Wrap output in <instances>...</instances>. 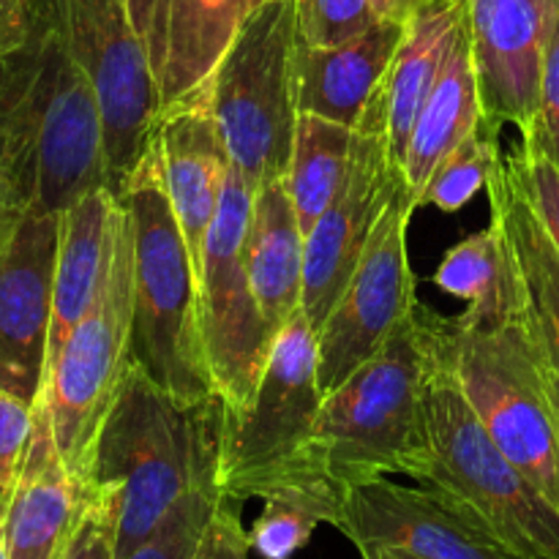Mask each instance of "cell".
<instances>
[{"label":"cell","mask_w":559,"mask_h":559,"mask_svg":"<svg viewBox=\"0 0 559 559\" xmlns=\"http://www.w3.org/2000/svg\"><path fill=\"white\" fill-rule=\"evenodd\" d=\"M0 167L22 211L63 213L112 189L96 87L55 0H36L27 41L0 60Z\"/></svg>","instance_id":"1"},{"label":"cell","mask_w":559,"mask_h":559,"mask_svg":"<svg viewBox=\"0 0 559 559\" xmlns=\"http://www.w3.org/2000/svg\"><path fill=\"white\" fill-rule=\"evenodd\" d=\"M224 402L183 404L131 364L98 431L91 486L118 495L115 559L140 546L189 491L216 486Z\"/></svg>","instance_id":"2"},{"label":"cell","mask_w":559,"mask_h":559,"mask_svg":"<svg viewBox=\"0 0 559 559\" xmlns=\"http://www.w3.org/2000/svg\"><path fill=\"white\" fill-rule=\"evenodd\" d=\"M445 317L418 300L388 342L325 393L311 448L314 459L344 489L360 480L418 478L429 456L426 393L440 360Z\"/></svg>","instance_id":"3"},{"label":"cell","mask_w":559,"mask_h":559,"mask_svg":"<svg viewBox=\"0 0 559 559\" xmlns=\"http://www.w3.org/2000/svg\"><path fill=\"white\" fill-rule=\"evenodd\" d=\"M118 200L134 222L136 366L183 404L218 396L202 347L200 276L164 186L156 140L126 175Z\"/></svg>","instance_id":"4"},{"label":"cell","mask_w":559,"mask_h":559,"mask_svg":"<svg viewBox=\"0 0 559 559\" xmlns=\"http://www.w3.org/2000/svg\"><path fill=\"white\" fill-rule=\"evenodd\" d=\"M429 456L418 480L440 491L506 549L522 559H559V511L500 451L469 407L448 353V317L440 360L426 393Z\"/></svg>","instance_id":"5"},{"label":"cell","mask_w":559,"mask_h":559,"mask_svg":"<svg viewBox=\"0 0 559 559\" xmlns=\"http://www.w3.org/2000/svg\"><path fill=\"white\" fill-rule=\"evenodd\" d=\"M317 333L304 309L273 338L271 358L254 399L240 413L224 407L216 489L233 500H265L271 491L311 475L317 464L311 435L322 407Z\"/></svg>","instance_id":"6"},{"label":"cell","mask_w":559,"mask_h":559,"mask_svg":"<svg viewBox=\"0 0 559 559\" xmlns=\"http://www.w3.org/2000/svg\"><path fill=\"white\" fill-rule=\"evenodd\" d=\"M134 222L120 202L118 240L96 300L49 369L38 402L47 407L66 467L91 486L98 431L134 364Z\"/></svg>","instance_id":"7"},{"label":"cell","mask_w":559,"mask_h":559,"mask_svg":"<svg viewBox=\"0 0 559 559\" xmlns=\"http://www.w3.org/2000/svg\"><path fill=\"white\" fill-rule=\"evenodd\" d=\"M295 0H267L235 33L211 76L213 112L251 194L287 178L295 136Z\"/></svg>","instance_id":"8"},{"label":"cell","mask_w":559,"mask_h":559,"mask_svg":"<svg viewBox=\"0 0 559 559\" xmlns=\"http://www.w3.org/2000/svg\"><path fill=\"white\" fill-rule=\"evenodd\" d=\"M448 353L491 440L559 511V424L527 325L467 331L451 317Z\"/></svg>","instance_id":"9"},{"label":"cell","mask_w":559,"mask_h":559,"mask_svg":"<svg viewBox=\"0 0 559 559\" xmlns=\"http://www.w3.org/2000/svg\"><path fill=\"white\" fill-rule=\"evenodd\" d=\"M251 202L254 194L233 167L200 265L202 347L213 388L229 413L251 404L276 338L262 317L246 265Z\"/></svg>","instance_id":"10"},{"label":"cell","mask_w":559,"mask_h":559,"mask_svg":"<svg viewBox=\"0 0 559 559\" xmlns=\"http://www.w3.org/2000/svg\"><path fill=\"white\" fill-rule=\"evenodd\" d=\"M407 186L391 153L385 87H377L353 131L342 186L306 235L304 311L314 333L347 287L360 254L396 191Z\"/></svg>","instance_id":"11"},{"label":"cell","mask_w":559,"mask_h":559,"mask_svg":"<svg viewBox=\"0 0 559 559\" xmlns=\"http://www.w3.org/2000/svg\"><path fill=\"white\" fill-rule=\"evenodd\" d=\"M71 52L96 87L112 191L147 151L162 118L156 76L126 0H55Z\"/></svg>","instance_id":"12"},{"label":"cell","mask_w":559,"mask_h":559,"mask_svg":"<svg viewBox=\"0 0 559 559\" xmlns=\"http://www.w3.org/2000/svg\"><path fill=\"white\" fill-rule=\"evenodd\" d=\"M418 205L413 191L402 186L371 229L347 287L317 331L322 393L336 391L418 306L415 273L407 257V227Z\"/></svg>","instance_id":"13"},{"label":"cell","mask_w":559,"mask_h":559,"mask_svg":"<svg viewBox=\"0 0 559 559\" xmlns=\"http://www.w3.org/2000/svg\"><path fill=\"white\" fill-rule=\"evenodd\" d=\"M338 533L358 546H388L424 559H522L467 511L426 486L371 478L344 495Z\"/></svg>","instance_id":"14"},{"label":"cell","mask_w":559,"mask_h":559,"mask_svg":"<svg viewBox=\"0 0 559 559\" xmlns=\"http://www.w3.org/2000/svg\"><path fill=\"white\" fill-rule=\"evenodd\" d=\"M559 0H464L480 109L489 126L527 131L538 118L544 58Z\"/></svg>","instance_id":"15"},{"label":"cell","mask_w":559,"mask_h":559,"mask_svg":"<svg viewBox=\"0 0 559 559\" xmlns=\"http://www.w3.org/2000/svg\"><path fill=\"white\" fill-rule=\"evenodd\" d=\"M60 216L25 211L0 260V391L38 404L47 380Z\"/></svg>","instance_id":"16"},{"label":"cell","mask_w":559,"mask_h":559,"mask_svg":"<svg viewBox=\"0 0 559 559\" xmlns=\"http://www.w3.org/2000/svg\"><path fill=\"white\" fill-rule=\"evenodd\" d=\"M164 109L211 82L251 11L267 0H126Z\"/></svg>","instance_id":"17"},{"label":"cell","mask_w":559,"mask_h":559,"mask_svg":"<svg viewBox=\"0 0 559 559\" xmlns=\"http://www.w3.org/2000/svg\"><path fill=\"white\" fill-rule=\"evenodd\" d=\"M153 140L162 156L164 186L200 276L202 246L222 205L224 186L233 169L222 126L213 112L211 82L194 96L164 109Z\"/></svg>","instance_id":"18"},{"label":"cell","mask_w":559,"mask_h":559,"mask_svg":"<svg viewBox=\"0 0 559 559\" xmlns=\"http://www.w3.org/2000/svg\"><path fill=\"white\" fill-rule=\"evenodd\" d=\"M91 486L60 459L49 413L36 404L31 448L22 478L3 519L5 559H60L82 516Z\"/></svg>","instance_id":"19"},{"label":"cell","mask_w":559,"mask_h":559,"mask_svg":"<svg viewBox=\"0 0 559 559\" xmlns=\"http://www.w3.org/2000/svg\"><path fill=\"white\" fill-rule=\"evenodd\" d=\"M402 22L380 20L364 36L336 47H295V107L355 129L366 104L388 76L402 44Z\"/></svg>","instance_id":"20"},{"label":"cell","mask_w":559,"mask_h":559,"mask_svg":"<svg viewBox=\"0 0 559 559\" xmlns=\"http://www.w3.org/2000/svg\"><path fill=\"white\" fill-rule=\"evenodd\" d=\"M491 216L511 243L524 289V325L546 369L559 374V249L524 197L508 153L486 183Z\"/></svg>","instance_id":"21"},{"label":"cell","mask_w":559,"mask_h":559,"mask_svg":"<svg viewBox=\"0 0 559 559\" xmlns=\"http://www.w3.org/2000/svg\"><path fill=\"white\" fill-rule=\"evenodd\" d=\"M120 200L112 189H96L60 213L58 262L52 287V325H49L47 374L69 342L71 331L96 300L112 262L118 240ZM47 382V380H44Z\"/></svg>","instance_id":"22"},{"label":"cell","mask_w":559,"mask_h":559,"mask_svg":"<svg viewBox=\"0 0 559 559\" xmlns=\"http://www.w3.org/2000/svg\"><path fill=\"white\" fill-rule=\"evenodd\" d=\"M246 265L257 304L273 336L304 309L306 235L298 224L287 178L260 186L251 202Z\"/></svg>","instance_id":"23"},{"label":"cell","mask_w":559,"mask_h":559,"mask_svg":"<svg viewBox=\"0 0 559 559\" xmlns=\"http://www.w3.org/2000/svg\"><path fill=\"white\" fill-rule=\"evenodd\" d=\"M435 284L448 295L467 300L453 317L467 331H500L524 322V289L511 243L495 218L489 227L453 246L435 273Z\"/></svg>","instance_id":"24"},{"label":"cell","mask_w":559,"mask_h":559,"mask_svg":"<svg viewBox=\"0 0 559 559\" xmlns=\"http://www.w3.org/2000/svg\"><path fill=\"white\" fill-rule=\"evenodd\" d=\"M462 25L464 0H435L404 25L396 58L382 80L388 102V136L399 164L404 162L415 120L445 69Z\"/></svg>","instance_id":"25"},{"label":"cell","mask_w":559,"mask_h":559,"mask_svg":"<svg viewBox=\"0 0 559 559\" xmlns=\"http://www.w3.org/2000/svg\"><path fill=\"white\" fill-rule=\"evenodd\" d=\"M484 120V109H480L478 96V80H475L473 55H469V38H467V20H464L462 31H459L456 44H453L448 63L442 69L440 80L431 87L429 98H426L424 109H420L415 129L409 134L407 153H404V178H407L409 191L418 197L424 186L429 183L431 173L437 164Z\"/></svg>","instance_id":"26"},{"label":"cell","mask_w":559,"mask_h":559,"mask_svg":"<svg viewBox=\"0 0 559 559\" xmlns=\"http://www.w3.org/2000/svg\"><path fill=\"white\" fill-rule=\"evenodd\" d=\"M342 484L331 475H311L265 497V508L249 530L251 551L262 559H293L320 524L338 527L344 508Z\"/></svg>","instance_id":"27"},{"label":"cell","mask_w":559,"mask_h":559,"mask_svg":"<svg viewBox=\"0 0 559 559\" xmlns=\"http://www.w3.org/2000/svg\"><path fill=\"white\" fill-rule=\"evenodd\" d=\"M353 131L349 126L311 112H298L295 118L287 183L304 235L311 233L317 218L325 213L342 186L349 147H353Z\"/></svg>","instance_id":"28"},{"label":"cell","mask_w":559,"mask_h":559,"mask_svg":"<svg viewBox=\"0 0 559 559\" xmlns=\"http://www.w3.org/2000/svg\"><path fill=\"white\" fill-rule=\"evenodd\" d=\"M500 131L480 120L431 173L429 183L418 197V207L435 205L442 213H459L480 189H486L491 173L500 164Z\"/></svg>","instance_id":"29"},{"label":"cell","mask_w":559,"mask_h":559,"mask_svg":"<svg viewBox=\"0 0 559 559\" xmlns=\"http://www.w3.org/2000/svg\"><path fill=\"white\" fill-rule=\"evenodd\" d=\"M218 497L216 486L189 491L140 546L120 559H194Z\"/></svg>","instance_id":"30"},{"label":"cell","mask_w":559,"mask_h":559,"mask_svg":"<svg viewBox=\"0 0 559 559\" xmlns=\"http://www.w3.org/2000/svg\"><path fill=\"white\" fill-rule=\"evenodd\" d=\"M298 14V41L309 47H336L382 20L369 0H295Z\"/></svg>","instance_id":"31"},{"label":"cell","mask_w":559,"mask_h":559,"mask_svg":"<svg viewBox=\"0 0 559 559\" xmlns=\"http://www.w3.org/2000/svg\"><path fill=\"white\" fill-rule=\"evenodd\" d=\"M36 404L0 391V524L14 500L33 437Z\"/></svg>","instance_id":"32"},{"label":"cell","mask_w":559,"mask_h":559,"mask_svg":"<svg viewBox=\"0 0 559 559\" xmlns=\"http://www.w3.org/2000/svg\"><path fill=\"white\" fill-rule=\"evenodd\" d=\"M508 158H511L513 173H516L535 216L540 218L544 229L559 249V167L524 136L519 145H513V151H508Z\"/></svg>","instance_id":"33"},{"label":"cell","mask_w":559,"mask_h":559,"mask_svg":"<svg viewBox=\"0 0 559 559\" xmlns=\"http://www.w3.org/2000/svg\"><path fill=\"white\" fill-rule=\"evenodd\" d=\"M118 533V495L112 489L91 486L74 535L60 559H115Z\"/></svg>","instance_id":"34"},{"label":"cell","mask_w":559,"mask_h":559,"mask_svg":"<svg viewBox=\"0 0 559 559\" xmlns=\"http://www.w3.org/2000/svg\"><path fill=\"white\" fill-rule=\"evenodd\" d=\"M522 136L538 145L559 167V14L546 41L538 118L527 131H522Z\"/></svg>","instance_id":"35"},{"label":"cell","mask_w":559,"mask_h":559,"mask_svg":"<svg viewBox=\"0 0 559 559\" xmlns=\"http://www.w3.org/2000/svg\"><path fill=\"white\" fill-rule=\"evenodd\" d=\"M240 506L243 502L233 497H218L194 559H249L251 544L240 522Z\"/></svg>","instance_id":"36"},{"label":"cell","mask_w":559,"mask_h":559,"mask_svg":"<svg viewBox=\"0 0 559 559\" xmlns=\"http://www.w3.org/2000/svg\"><path fill=\"white\" fill-rule=\"evenodd\" d=\"M36 0H0V60L27 41Z\"/></svg>","instance_id":"37"},{"label":"cell","mask_w":559,"mask_h":559,"mask_svg":"<svg viewBox=\"0 0 559 559\" xmlns=\"http://www.w3.org/2000/svg\"><path fill=\"white\" fill-rule=\"evenodd\" d=\"M22 216H25V211H22V205L16 202L14 191H11L9 180H5L3 175V167H0V260H3L5 251H9Z\"/></svg>","instance_id":"38"},{"label":"cell","mask_w":559,"mask_h":559,"mask_svg":"<svg viewBox=\"0 0 559 559\" xmlns=\"http://www.w3.org/2000/svg\"><path fill=\"white\" fill-rule=\"evenodd\" d=\"M369 3L374 5V11L382 16V20L407 25L420 9H426V5L435 3V0H369Z\"/></svg>","instance_id":"39"},{"label":"cell","mask_w":559,"mask_h":559,"mask_svg":"<svg viewBox=\"0 0 559 559\" xmlns=\"http://www.w3.org/2000/svg\"><path fill=\"white\" fill-rule=\"evenodd\" d=\"M358 551L364 559H424L402 549H388V546H358Z\"/></svg>","instance_id":"40"},{"label":"cell","mask_w":559,"mask_h":559,"mask_svg":"<svg viewBox=\"0 0 559 559\" xmlns=\"http://www.w3.org/2000/svg\"><path fill=\"white\" fill-rule=\"evenodd\" d=\"M544 377H546V388H549V396H551V404H555L557 424H559V374L551 369H544Z\"/></svg>","instance_id":"41"},{"label":"cell","mask_w":559,"mask_h":559,"mask_svg":"<svg viewBox=\"0 0 559 559\" xmlns=\"http://www.w3.org/2000/svg\"><path fill=\"white\" fill-rule=\"evenodd\" d=\"M0 559H5V551H3V524H0Z\"/></svg>","instance_id":"42"}]
</instances>
